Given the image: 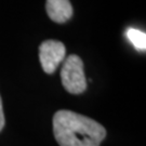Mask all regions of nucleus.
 Here are the masks:
<instances>
[{"label":"nucleus","instance_id":"1","mask_svg":"<svg viewBox=\"0 0 146 146\" xmlns=\"http://www.w3.org/2000/svg\"><path fill=\"white\" fill-rule=\"evenodd\" d=\"M53 133L60 146H100L106 137L105 128L98 121L67 110L54 114Z\"/></svg>","mask_w":146,"mask_h":146},{"label":"nucleus","instance_id":"2","mask_svg":"<svg viewBox=\"0 0 146 146\" xmlns=\"http://www.w3.org/2000/svg\"><path fill=\"white\" fill-rule=\"evenodd\" d=\"M61 69V79L68 93L81 94L87 89V79L84 72V62L76 54L65 58Z\"/></svg>","mask_w":146,"mask_h":146},{"label":"nucleus","instance_id":"3","mask_svg":"<svg viewBox=\"0 0 146 146\" xmlns=\"http://www.w3.org/2000/svg\"><path fill=\"white\" fill-rule=\"evenodd\" d=\"M66 48L58 40H46L39 47V60L44 73L51 75L65 60Z\"/></svg>","mask_w":146,"mask_h":146},{"label":"nucleus","instance_id":"4","mask_svg":"<svg viewBox=\"0 0 146 146\" xmlns=\"http://www.w3.org/2000/svg\"><path fill=\"white\" fill-rule=\"evenodd\" d=\"M46 10L49 17L58 24H63L70 20L74 11L69 0H47Z\"/></svg>","mask_w":146,"mask_h":146},{"label":"nucleus","instance_id":"5","mask_svg":"<svg viewBox=\"0 0 146 146\" xmlns=\"http://www.w3.org/2000/svg\"><path fill=\"white\" fill-rule=\"evenodd\" d=\"M125 37L132 43V46L140 52H145L146 49V34L144 31L129 27L125 31Z\"/></svg>","mask_w":146,"mask_h":146},{"label":"nucleus","instance_id":"6","mask_svg":"<svg viewBox=\"0 0 146 146\" xmlns=\"http://www.w3.org/2000/svg\"><path fill=\"white\" fill-rule=\"evenodd\" d=\"M5 123V114H3V107H2V100H1V96H0V131L3 129Z\"/></svg>","mask_w":146,"mask_h":146}]
</instances>
